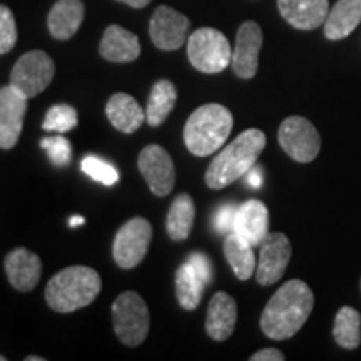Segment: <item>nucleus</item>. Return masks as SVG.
<instances>
[{"instance_id":"1","label":"nucleus","mask_w":361,"mask_h":361,"mask_svg":"<svg viewBox=\"0 0 361 361\" xmlns=\"http://www.w3.org/2000/svg\"><path fill=\"white\" fill-rule=\"evenodd\" d=\"M314 306V295L301 279L284 283L268 301L261 314V329L271 340H288L308 322Z\"/></svg>"},{"instance_id":"2","label":"nucleus","mask_w":361,"mask_h":361,"mask_svg":"<svg viewBox=\"0 0 361 361\" xmlns=\"http://www.w3.org/2000/svg\"><path fill=\"white\" fill-rule=\"evenodd\" d=\"M266 146V135L259 129H247L226 146L211 161L206 171L207 188L219 191L246 176Z\"/></svg>"},{"instance_id":"3","label":"nucleus","mask_w":361,"mask_h":361,"mask_svg":"<svg viewBox=\"0 0 361 361\" xmlns=\"http://www.w3.org/2000/svg\"><path fill=\"white\" fill-rule=\"evenodd\" d=\"M101 288V276L96 269L71 266L51 278L45 286V300L57 313H72L92 303Z\"/></svg>"},{"instance_id":"4","label":"nucleus","mask_w":361,"mask_h":361,"mask_svg":"<svg viewBox=\"0 0 361 361\" xmlns=\"http://www.w3.org/2000/svg\"><path fill=\"white\" fill-rule=\"evenodd\" d=\"M233 129V114L221 104H204L189 116L184 142L194 156L206 157L224 146Z\"/></svg>"},{"instance_id":"5","label":"nucleus","mask_w":361,"mask_h":361,"mask_svg":"<svg viewBox=\"0 0 361 361\" xmlns=\"http://www.w3.org/2000/svg\"><path fill=\"white\" fill-rule=\"evenodd\" d=\"M112 323L123 345L130 348L142 345L151 326V314L146 301L134 291L121 293L112 305Z\"/></svg>"},{"instance_id":"6","label":"nucleus","mask_w":361,"mask_h":361,"mask_svg":"<svg viewBox=\"0 0 361 361\" xmlns=\"http://www.w3.org/2000/svg\"><path fill=\"white\" fill-rule=\"evenodd\" d=\"M188 57L194 69L204 74H219L231 64L233 49L219 30L202 27L188 40Z\"/></svg>"},{"instance_id":"7","label":"nucleus","mask_w":361,"mask_h":361,"mask_svg":"<svg viewBox=\"0 0 361 361\" xmlns=\"http://www.w3.org/2000/svg\"><path fill=\"white\" fill-rule=\"evenodd\" d=\"M54 74H56V66L47 54L42 51L27 52L13 66L11 85L27 99H32L49 87Z\"/></svg>"},{"instance_id":"8","label":"nucleus","mask_w":361,"mask_h":361,"mask_svg":"<svg viewBox=\"0 0 361 361\" xmlns=\"http://www.w3.org/2000/svg\"><path fill=\"white\" fill-rule=\"evenodd\" d=\"M278 141L283 151L296 162H311L322 149V137L313 123L301 116H291L283 121L278 130Z\"/></svg>"},{"instance_id":"9","label":"nucleus","mask_w":361,"mask_h":361,"mask_svg":"<svg viewBox=\"0 0 361 361\" xmlns=\"http://www.w3.org/2000/svg\"><path fill=\"white\" fill-rule=\"evenodd\" d=\"M152 239V226L144 218H133L121 226L116 234L112 256L117 266L133 269L146 258Z\"/></svg>"},{"instance_id":"10","label":"nucleus","mask_w":361,"mask_h":361,"mask_svg":"<svg viewBox=\"0 0 361 361\" xmlns=\"http://www.w3.org/2000/svg\"><path fill=\"white\" fill-rule=\"evenodd\" d=\"M137 168L141 171L142 178L146 179L149 189L156 196L164 197L174 189V162L164 147L157 146V144H149L144 147L139 154Z\"/></svg>"},{"instance_id":"11","label":"nucleus","mask_w":361,"mask_h":361,"mask_svg":"<svg viewBox=\"0 0 361 361\" xmlns=\"http://www.w3.org/2000/svg\"><path fill=\"white\" fill-rule=\"evenodd\" d=\"M259 259L256 264V281L271 286L283 278L291 259V243L283 233H268L259 245Z\"/></svg>"},{"instance_id":"12","label":"nucleus","mask_w":361,"mask_h":361,"mask_svg":"<svg viewBox=\"0 0 361 361\" xmlns=\"http://www.w3.org/2000/svg\"><path fill=\"white\" fill-rule=\"evenodd\" d=\"M189 19L173 7L161 6L152 13L149 34L152 44L161 51H176L186 42Z\"/></svg>"},{"instance_id":"13","label":"nucleus","mask_w":361,"mask_h":361,"mask_svg":"<svg viewBox=\"0 0 361 361\" xmlns=\"http://www.w3.org/2000/svg\"><path fill=\"white\" fill-rule=\"evenodd\" d=\"M27 101L29 99L12 85L0 87V149H12L19 141Z\"/></svg>"},{"instance_id":"14","label":"nucleus","mask_w":361,"mask_h":361,"mask_svg":"<svg viewBox=\"0 0 361 361\" xmlns=\"http://www.w3.org/2000/svg\"><path fill=\"white\" fill-rule=\"evenodd\" d=\"M261 45H263V30L256 22H245L239 27L231 59L233 71L238 78H255L259 66Z\"/></svg>"},{"instance_id":"15","label":"nucleus","mask_w":361,"mask_h":361,"mask_svg":"<svg viewBox=\"0 0 361 361\" xmlns=\"http://www.w3.org/2000/svg\"><path fill=\"white\" fill-rule=\"evenodd\" d=\"M268 229L269 213L264 202H261L259 200H250L238 206L233 233H236L238 236L250 243L252 247H256L268 236Z\"/></svg>"},{"instance_id":"16","label":"nucleus","mask_w":361,"mask_h":361,"mask_svg":"<svg viewBox=\"0 0 361 361\" xmlns=\"http://www.w3.org/2000/svg\"><path fill=\"white\" fill-rule=\"evenodd\" d=\"M6 273L17 291H32L42 274V261L35 252L25 247H16L6 256Z\"/></svg>"},{"instance_id":"17","label":"nucleus","mask_w":361,"mask_h":361,"mask_svg":"<svg viewBox=\"0 0 361 361\" xmlns=\"http://www.w3.org/2000/svg\"><path fill=\"white\" fill-rule=\"evenodd\" d=\"M278 8L288 24L300 30H314L329 13L328 0H278Z\"/></svg>"},{"instance_id":"18","label":"nucleus","mask_w":361,"mask_h":361,"mask_svg":"<svg viewBox=\"0 0 361 361\" xmlns=\"http://www.w3.org/2000/svg\"><path fill=\"white\" fill-rule=\"evenodd\" d=\"M238 322V305L228 293L218 291L211 298L206 314V333L214 341H224L233 335Z\"/></svg>"},{"instance_id":"19","label":"nucleus","mask_w":361,"mask_h":361,"mask_svg":"<svg viewBox=\"0 0 361 361\" xmlns=\"http://www.w3.org/2000/svg\"><path fill=\"white\" fill-rule=\"evenodd\" d=\"M99 52L106 61L126 64L141 56V44L135 34L121 25H109L102 35Z\"/></svg>"},{"instance_id":"20","label":"nucleus","mask_w":361,"mask_h":361,"mask_svg":"<svg viewBox=\"0 0 361 361\" xmlns=\"http://www.w3.org/2000/svg\"><path fill=\"white\" fill-rule=\"evenodd\" d=\"M84 12L82 0H57L47 17L49 32L57 40L71 39L82 24Z\"/></svg>"},{"instance_id":"21","label":"nucleus","mask_w":361,"mask_h":361,"mask_svg":"<svg viewBox=\"0 0 361 361\" xmlns=\"http://www.w3.org/2000/svg\"><path fill=\"white\" fill-rule=\"evenodd\" d=\"M106 114L109 123L117 130L124 134H133L141 128L146 121V112H142V107L137 101L129 94H114L106 106Z\"/></svg>"},{"instance_id":"22","label":"nucleus","mask_w":361,"mask_h":361,"mask_svg":"<svg viewBox=\"0 0 361 361\" xmlns=\"http://www.w3.org/2000/svg\"><path fill=\"white\" fill-rule=\"evenodd\" d=\"M361 22V0H338L324 20V35L329 40L348 37Z\"/></svg>"},{"instance_id":"23","label":"nucleus","mask_w":361,"mask_h":361,"mask_svg":"<svg viewBox=\"0 0 361 361\" xmlns=\"http://www.w3.org/2000/svg\"><path fill=\"white\" fill-rule=\"evenodd\" d=\"M224 256L236 274L238 279L246 281L256 271L258 261L255 258V250L236 233H229L224 239Z\"/></svg>"},{"instance_id":"24","label":"nucleus","mask_w":361,"mask_h":361,"mask_svg":"<svg viewBox=\"0 0 361 361\" xmlns=\"http://www.w3.org/2000/svg\"><path fill=\"white\" fill-rule=\"evenodd\" d=\"M176 101H178V90L171 80L161 79L154 84L149 96L146 107V121L151 128H159V126L168 119L173 112Z\"/></svg>"},{"instance_id":"25","label":"nucleus","mask_w":361,"mask_h":361,"mask_svg":"<svg viewBox=\"0 0 361 361\" xmlns=\"http://www.w3.org/2000/svg\"><path fill=\"white\" fill-rule=\"evenodd\" d=\"M194 216H196V207H194L192 197L186 192L176 196L169 207L168 221H166V229L173 241H184L189 238L194 224Z\"/></svg>"},{"instance_id":"26","label":"nucleus","mask_w":361,"mask_h":361,"mask_svg":"<svg viewBox=\"0 0 361 361\" xmlns=\"http://www.w3.org/2000/svg\"><path fill=\"white\" fill-rule=\"evenodd\" d=\"M206 283L200 278V274L192 269L188 263L180 264L178 273H176V296H178L179 305L184 310L192 311L201 305L202 295H204Z\"/></svg>"},{"instance_id":"27","label":"nucleus","mask_w":361,"mask_h":361,"mask_svg":"<svg viewBox=\"0 0 361 361\" xmlns=\"http://www.w3.org/2000/svg\"><path fill=\"white\" fill-rule=\"evenodd\" d=\"M335 341L345 350H356L361 343V314L351 306H343L336 313L333 326Z\"/></svg>"},{"instance_id":"28","label":"nucleus","mask_w":361,"mask_h":361,"mask_svg":"<svg viewBox=\"0 0 361 361\" xmlns=\"http://www.w3.org/2000/svg\"><path fill=\"white\" fill-rule=\"evenodd\" d=\"M78 111L69 104H56L45 114L42 128L45 130H52V133H67V130L74 129L78 126Z\"/></svg>"},{"instance_id":"29","label":"nucleus","mask_w":361,"mask_h":361,"mask_svg":"<svg viewBox=\"0 0 361 361\" xmlns=\"http://www.w3.org/2000/svg\"><path fill=\"white\" fill-rule=\"evenodd\" d=\"M80 168H82V171L89 176V178L97 180V183L106 184V186H112V184H116L117 180H119V173H117V169L114 166H111L109 162L101 159V157H84Z\"/></svg>"},{"instance_id":"30","label":"nucleus","mask_w":361,"mask_h":361,"mask_svg":"<svg viewBox=\"0 0 361 361\" xmlns=\"http://www.w3.org/2000/svg\"><path fill=\"white\" fill-rule=\"evenodd\" d=\"M17 44V25L12 11L0 6V56L11 52Z\"/></svg>"},{"instance_id":"31","label":"nucleus","mask_w":361,"mask_h":361,"mask_svg":"<svg viewBox=\"0 0 361 361\" xmlns=\"http://www.w3.org/2000/svg\"><path fill=\"white\" fill-rule=\"evenodd\" d=\"M40 146L45 149L49 159L57 168H64L71 162V142L62 135L57 137H45L40 141Z\"/></svg>"},{"instance_id":"32","label":"nucleus","mask_w":361,"mask_h":361,"mask_svg":"<svg viewBox=\"0 0 361 361\" xmlns=\"http://www.w3.org/2000/svg\"><path fill=\"white\" fill-rule=\"evenodd\" d=\"M238 207L233 204L221 206L214 214V228L216 231L221 234H229L233 233L234 228V218H236Z\"/></svg>"},{"instance_id":"33","label":"nucleus","mask_w":361,"mask_h":361,"mask_svg":"<svg viewBox=\"0 0 361 361\" xmlns=\"http://www.w3.org/2000/svg\"><path fill=\"white\" fill-rule=\"evenodd\" d=\"M188 263L192 266V269L200 274V278L206 284L213 281V264H211V261L206 255H202V252H192L189 256Z\"/></svg>"},{"instance_id":"34","label":"nucleus","mask_w":361,"mask_h":361,"mask_svg":"<svg viewBox=\"0 0 361 361\" xmlns=\"http://www.w3.org/2000/svg\"><path fill=\"white\" fill-rule=\"evenodd\" d=\"M251 361H284V355L276 348H264L256 351L250 358Z\"/></svg>"},{"instance_id":"35","label":"nucleus","mask_w":361,"mask_h":361,"mask_svg":"<svg viewBox=\"0 0 361 361\" xmlns=\"http://www.w3.org/2000/svg\"><path fill=\"white\" fill-rule=\"evenodd\" d=\"M246 180L251 188H261V184H263V169H261V166H252L246 173Z\"/></svg>"},{"instance_id":"36","label":"nucleus","mask_w":361,"mask_h":361,"mask_svg":"<svg viewBox=\"0 0 361 361\" xmlns=\"http://www.w3.org/2000/svg\"><path fill=\"white\" fill-rule=\"evenodd\" d=\"M117 2H123V4H126V6L134 7V8H142V7H146L151 0H117Z\"/></svg>"},{"instance_id":"37","label":"nucleus","mask_w":361,"mask_h":361,"mask_svg":"<svg viewBox=\"0 0 361 361\" xmlns=\"http://www.w3.org/2000/svg\"><path fill=\"white\" fill-rule=\"evenodd\" d=\"M82 223H84L82 218H72L71 219V226H79V224H82Z\"/></svg>"},{"instance_id":"38","label":"nucleus","mask_w":361,"mask_h":361,"mask_svg":"<svg viewBox=\"0 0 361 361\" xmlns=\"http://www.w3.org/2000/svg\"><path fill=\"white\" fill-rule=\"evenodd\" d=\"M45 358H40V356H27L25 361H44Z\"/></svg>"},{"instance_id":"39","label":"nucleus","mask_w":361,"mask_h":361,"mask_svg":"<svg viewBox=\"0 0 361 361\" xmlns=\"http://www.w3.org/2000/svg\"><path fill=\"white\" fill-rule=\"evenodd\" d=\"M7 358H6V356H2V355H0V361H6Z\"/></svg>"}]
</instances>
